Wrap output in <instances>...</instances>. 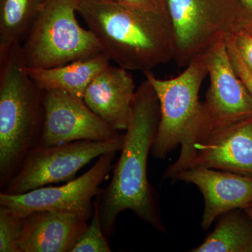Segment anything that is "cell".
I'll return each mask as SVG.
<instances>
[{"label":"cell","mask_w":252,"mask_h":252,"mask_svg":"<svg viewBox=\"0 0 252 252\" xmlns=\"http://www.w3.org/2000/svg\"><path fill=\"white\" fill-rule=\"evenodd\" d=\"M80 0H44L32 27L21 46L30 68H49L102 53L91 30L78 22Z\"/></svg>","instance_id":"cell-5"},{"label":"cell","mask_w":252,"mask_h":252,"mask_svg":"<svg viewBox=\"0 0 252 252\" xmlns=\"http://www.w3.org/2000/svg\"></svg>","instance_id":"cell-26"},{"label":"cell","mask_w":252,"mask_h":252,"mask_svg":"<svg viewBox=\"0 0 252 252\" xmlns=\"http://www.w3.org/2000/svg\"><path fill=\"white\" fill-rule=\"evenodd\" d=\"M78 13L102 53L119 67L144 72L174 59L175 39L167 14L130 9L109 0H80Z\"/></svg>","instance_id":"cell-2"},{"label":"cell","mask_w":252,"mask_h":252,"mask_svg":"<svg viewBox=\"0 0 252 252\" xmlns=\"http://www.w3.org/2000/svg\"><path fill=\"white\" fill-rule=\"evenodd\" d=\"M20 44L0 54V188L4 190L28 154L39 146L44 91L28 75Z\"/></svg>","instance_id":"cell-3"},{"label":"cell","mask_w":252,"mask_h":252,"mask_svg":"<svg viewBox=\"0 0 252 252\" xmlns=\"http://www.w3.org/2000/svg\"><path fill=\"white\" fill-rule=\"evenodd\" d=\"M245 212H246L247 215H248L249 218L252 222V206H249L245 208Z\"/></svg>","instance_id":"cell-25"},{"label":"cell","mask_w":252,"mask_h":252,"mask_svg":"<svg viewBox=\"0 0 252 252\" xmlns=\"http://www.w3.org/2000/svg\"><path fill=\"white\" fill-rule=\"evenodd\" d=\"M110 61L105 54L100 53L56 67H26V71L42 91H59L83 99L88 86L110 65Z\"/></svg>","instance_id":"cell-15"},{"label":"cell","mask_w":252,"mask_h":252,"mask_svg":"<svg viewBox=\"0 0 252 252\" xmlns=\"http://www.w3.org/2000/svg\"><path fill=\"white\" fill-rule=\"evenodd\" d=\"M194 152L190 167L216 169L252 177V118L213 132L195 144Z\"/></svg>","instance_id":"cell-12"},{"label":"cell","mask_w":252,"mask_h":252,"mask_svg":"<svg viewBox=\"0 0 252 252\" xmlns=\"http://www.w3.org/2000/svg\"><path fill=\"white\" fill-rule=\"evenodd\" d=\"M203 56L210 86L202 102L201 126L195 144L217 130L252 118V96L233 68L226 39L217 41Z\"/></svg>","instance_id":"cell-8"},{"label":"cell","mask_w":252,"mask_h":252,"mask_svg":"<svg viewBox=\"0 0 252 252\" xmlns=\"http://www.w3.org/2000/svg\"><path fill=\"white\" fill-rule=\"evenodd\" d=\"M216 227L192 252H252V222L245 209L219 217Z\"/></svg>","instance_id":"cell-16"},{"label":"cell","mask_w":252,"mask_h":252,"mask_svg":"<svg viewBox=\"0 0 252 252\" xmlns=\"http://www.w3.org/2000/svg\"><path fill=\"white\" fill-rule=\"evenodd\" d=\"M22 225L23 217L15 215L9 207L0 205V252H21L18 241Z\"/></svg>","instance_id":"cell-19"},{"label":"cell","mask_w":252,"mask_h":252,"mask_svg":"<svg viewBox=\"0 0 252 252\" xmlns=\"http://www.w3.org/2000/svg\"><path fill=\"white\" fill-rule=\"evenodd\" d=\"M159 120L158 99L146 79L136 91L130 122L112 180L99 195L101 223L107 238L114 232L118 217L126 210L133 212L159 231L166 233L153 187L147 178L149 154Z\"/></svg>","instance_id":"cell-1"},{"label":"cell","mask_w":252,"mask_h":252,"mask_svg":"<svg viewBox=\"0 0 252 252\" xmlns=\"http://www.w3.org/2000/svg\"><path fill=\"white\" fill-rule=\"evenodd\" d=\"M43 102L44 121L39 146L109 141L123 135L94 114L84 99L59 91H45Z\"/></svg>","instance_id":"cell-10"},{"label":"cell","mask_w":252,"mask_h":252,"mask_svg":"<svg viewBox=\"0 0 252 252\" xmlns=\"http://www.w3.org/2000/svg\"><path fill=\"white\" fill-rule=\"evenodd\" d=\"M247 15V21L252 20V0H241Z\"/></svg>","instance_id":"cell-23"},{"label":"cell","mask_w":252,"mask_h":252,"mask_svg":"<svg viewBox=\"0 0 252 252\" xmlns=\"http://www.w3.org/2000/svg\"><path fill=\"white\" fill-rule=\"evenodd\" d=\"M118 4L147 12L167 14L165 0H109Z\"/></svg>","instance_id":"cell-22"},{"label":"cell","mask_w":252,"mask_h":252,"mask_svg":"<svg viewBox=\"0 0 252 252\" xmlns=\"http://www.w3.org/2000/svg\"><path fill=\"white\" fill-rule=\"evenodd\" d=\"M243 29L248 32L252 35V20H248V21H245Z\"/></svg>","instance_id":"cell-24"},{"label":"cell","mask_w":252,"mask_h":252,"mask_svg":"<svg viewBox=\"0 0 252 252\" xmlns=\"http://www.w3.org/2000/svg\"><path fill=\"white\" fill-rule=\"evenodd\" d=\"M226 44L233 68L252 96V74L245 65V63L239 54L238 50L230 38L226 39Z\"/></svg>","instance_id":"cell-21"},{"label":"cell","mask_w":252,"mask_h":252,"mask_svg":"<svg viewBox=\"0 0 252 252\" xmlns=\"http://www.w3.org/2000/svg\"><path fill=\"white\" fill-rule=\"evenodd\" d=\"M124 135L109 141H76L60 145L37 146L28 154L1 193L18 195L53 184L69 182L94 158L120 152Z\"/></svg>","instance_id":"cell-7"},{"label":"cell","mask_w":252,"mask_h":252,"mask_svg":"<svg viewBox=\"0 0 252 252\" xmlns=\"http://www.w3.org/2000/svg\"><path fill=\"white\" fill-rule=\"evenodd\" d=\"M90 220L67 212H32L23 217L18 248L21 252H71Z\"/></svg>","instance_id":"cell-13"},{"label":"cell","mask_w":252,"mask_h":252,"mask_svg":"<svg viewBox=\"0 0 252 252\" xmlns=\"http://www.w3.org/2000/svg\"><path fill=\"white\" fill-rule=\"evenodd\" d=\"M99 195L94 203V210L87 228L74 245L71 252H111L110 247L104 233L100 213H99Z\"/></svg>","instance_id":"cell-18"},{"label":"cell","mask_w":252,"mask_h":252,"mask_svg":"<svg viewBox=\"0 0 252 252\" xmlns=\"http://www.w3.org/2000/svg\"><path fill=\"white\" fill-rule=\"evenodd\" d=\"M196 186L203 195L205 208L201 227L210 228L225 212L252 205V177L202 167L181 171L172 179Z\"/></svg>","instance_id":"cell-11"},{"label":"cell","mask_w":252,"mask_h":252,"mask_svg":"<svg viewBox=\"0 0 252 252\" xmlns=\"http://www.w3.org/2000/svg\"><path fill=\"white\" fill-rule=\"evenodd\" d=\"M116 152L104 154L78 178L59 187H43L26 193L11 195L0 193V205H5L18 217L42 210L76 214L91 219L100 186L114 168Z\"/></svg>","instance_id":"cell-9"},{"label":"cell","mask_w":252,"mask_h":252,"mask_svg":"<svg viewBox=\"0 0 252 252\" xmlns=\"http://www.w3.org/2000/svg\"><path fill=\"white\" fill-rule=\"evenodd\" d=\"M135 93L133 78L127 69L110 64L89 84L83 99L94 114L113 128L126 130Z\"/></svg>","instance_id":"cell-14"},{"label":"cell","mask_w":252,"mask_h":252,"mask_svg":"<svg viewBox=\"0 0 252 252\" xmlns=\"http://www.w3.org/2000/svg\"><path fill=\"white\" fill-rule=\"evenodd\" d=\"M44 0H0V54L28 36Z\"/></svg>","instance_id":"cell-17"},{"label":"cell","mask_w":252,"mask_h":252,"mask_svg":"<svg viewBox=\"0 0 252 252\" xmlns=\"http://www.w3.org/2000/svg\"><path fill=\"white\" fill-rule=\"evenodd\" d=\"M165 1L175 39L173 59L180 67L243 29L247 21L241 0Z\"/></svg>","instance_id":"cell-6"},{"label":"cell","mask_w":252,"mask_h":252,"mask_svg":"<svg viewBox=\"0 0 252 252\" xmlns=\"http://www.w3.org/2000/svg\"><path fill=\"white\" fill-rule=\"evenodd\" d=\"M229 38L238 50L245 65L252 74V35L245 30L242 29Z\"/></svg>","instance_id":"cell-20"},{"label":"cell","mask_w":252,"mask_h":252,"mask_svg":"<svg viewBox=\"0 0 252 252\" xmlns=\"http://www.w3.org/2000/svg\"><path fill=\"white\" fill-rule=\"evenodd\" d=\"M152 86L160 104V120L152 145V154L158 159L167 157L178 145L180 157L165 170L164 178L172 179L193 163L202 122V102L199 93L207 69L203 54L191 61L182 74L160 79L151 71L143 72Z\"/></svg>","instance_id":"cell-4"}]
</instances>
